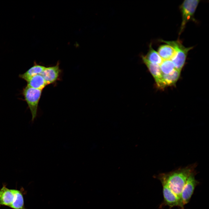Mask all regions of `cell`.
Segmentation results:
<instances>
[{
  "mask_svg": "<svg viewBox=\"0 0 209 209\" xmlns=\"http://www.w3.org/2000/svg\"><path fill=\"white\" fill-rule=\"evenodd\" d=\"M196 166L194 163L168 172L160 173L154 177L160 181L165 182L181 201V195L183 188L190 175L196 170Z\"/></svg>",
  "mask_w": 209,
  "mask_h": 209,
  "instance_id": "1",
  "label": "cell"
},
{
  "mask_svg": "<svg viewBox=\"0 0 209 209\" xmlns=\"http://www.w3.org/2000/svg\"><path fill=\"white\" fill-rule=\"evenodd\" d=\"M160 41L170 46L174 50L176 54L171 60L175 69L181 71L185 63L188 52L193 47H186L178 40L168 41L161 39Z\"/></svg>",
  "mask_w": 209,
  "mask_h": 209,
  "instance_id": "2",
  "label": "cell"
},
{
  "mask_svg": "<svg viewBox=\"0 0 209 209\" xmlns=\"http://www.w3.org/2000/svg\"><path fill=\"white\" fill-rule=\"evenodd\" d=\"M42 90L32 88L27 85L22 90V94L31 113L32 121L37 116L38 105Z\"/></svg>",
  "mask_w": 209,
  "mask_h": 209,
  "instance_id": "3",
  "label": "cell"
},
{
  "mask_svg": "<svg viewBox=\"0 0 209 209\" xmlns=\"http://www.w3.org/2000/svg\"><path fill=\"white\" fill-rule=\"evenodd\" d=\"M199 0L184 1L180 8L182 15V22L179 32L180 35L183 31L187 23L190 20H194V15L199 3Z\"/></svg>",
  "mask_w": 209,
  "mask_h": 209,
  "instance_id": "4",
  "label": "cell"
},
{
  "mask_svg": "<svg viewBox=\"0 0 209 209\" xmlns=\"http://www.w3.org/2000/svg\"><path fill=\"white\" fill-rule=\"evenodd\" d=\"M162 185L163 200L159 206L160 209L165 206L171 209L174 207H177L179 209H185L184 206L181 201L172 191L167 184L164 181H160Z\"/></svg>",
  "mask_w": 209,
  "mask_h": 209,
  "instance_id": "5",
  "label": "cell"
},
{
  "mask_svg": "<svg viewBox=\"0 0 209 209\" xmlns=\"http://www.w3.org/2000/svg\"><path fill=\"white\" fill-rule=\"evenodd\" d=\"M197 174L196 170L191 174L188 177L182 190L181 199L184 206L189 202L196 187L199 184V182L195 179V176Z\"/></svg>",
  "mask_w": 209,
  "mask_h": 209,
  "instance_id": "6",
  "label": "cell"
},
{
  "mask_svg": "<svg viewBox=\"0 0 209 209\" xmlns=\"http://www.w3.org/2000/svg\"><path fill=\"white\" fill-rule=\"evenodd\" d=\"M143 62L145 65L154 78L158 87L163 89L166 87L163 81L162 73L159 65L150 62L147 60L142 54L140 55Z\"/></svg>",
  "mask_w": 209,
  "mask_h": 209,
  "instance_id": "7",
  "label": "cell"
},
{
  "mask_svg": "<svg viewBox=\"0 0 209 209\" xmlns=\"http://www.w3.org/2000/svg\"><path fill=\"white\" fill-rule=\"evenodd\" d=\"M60 73L61 70L58 62L55 66L46 67L40 74L43 77L48 85L53 83L57 80Z\"/></svg>",
  "mask_w": 209,
  "mask_h": 209,
  "instance_id": "8",
  "label": "cell"
},
{
  "mask_svg": "<svg viewBox=\"0 0 209 209\" xmlns=\"http://www.w3.org/2000/svg\"><path fill=\"white\" fill-rule=\"evenodd\" d=\"M15 197V189H10L3 185L0 189V206H6L10 207Z\"/></svg>",
  "mask_w": 209,
  "mask_h": 209,
  "instance_id": "9",
  "label": "cell"
},
{
  "mask_svg": "<svg viewBox=\"0 0 209 209\" xmlns=\"http://www.w3.org/2000/svg\"><path fill=\"white\" fill-rule=\"evenodd\" d=\"M27 85L37 89L42 90L47 85L44 78L41 74L34 75L27 81Z\"/></svg>",
  "mask_w": 209,
  "mask_h": 209,
  "instance_id": "10",
  "label": "cell"
},
{
  "mask_svg": "<svg viewBox=\"0 0 209 209\" xmlns=\"http://www.w3.org/2000/svg\"><path fill=\"white\" fill-rule=\"evenodd\" d=\"M157 52L163 60H171L176 54V51L173 48L167 44L160 46Z\"/></svg>",
  "mask_w": 209,
  "mask_h": 209,
  "instance_id": "11",
  "label": "cell"
},
{
  "mask_svg": "<svg viewBox=\"0 0 209 209\" xmlns=\"http://www.w3.org/2000/svg\"><path fill=\"white\" fill-rule=\"evenodd\" d=\"M44 66L36 64L30 68L26 72L22 74H20L19 77L26 81L31 77L40 74L45 68Z\"/></svg>",
  "mask_w": 209,
  "mask_h": 209,
  "instance_id": "12",
  "label": "cell"
},
{
  "mask_svg": "<svg viewBox=\"0 0 209 209\" xmlns=\"http://www.w3.org/2000/svg\"><path fill=\"white\" fill-rule=\"evenodd\" d=\"M23 191L15 189V198L10 208L13 209H26L24 206Z\"/></svg>",
  "mask_w": 209,
  "mask_h": 209,
  "instance_id": "13",
  "label": "cell"
},
{
  "mask_svg": "<svg viewBox=\"0 0 209 209\" xmlns=\"http://www.w3.org/2000/svg\"><path fill=\"white\" fill-rule=\"evenodd\" d=\"M144 56L150 62L159 65H160L163 61L158 53L153 48L151 43L149 45V49L147 54Z\"/></svg>",
  "mask_w": 209,
  "mask_h": 209,
  "instance_id": "14",
  "label": "cell"
},
{
  "mask_svg": "<svg viewBox=\"0 0 209 209\" xmlns=\"http://www.w3.org/2000/svg\"><path fill=\"white\" fill-rule=\"evenodd\" d=\"M181 71L175 69L171 73L165 74L162 73L163 78L166 86L174 84L178 80Z\"/></svg>",
  "mask_w": 209,
  "mask_h": 209,
  "instance_id": "15",
  "label": "cell"
},
{
  "mask_svg": "<svg viewBox=\"0 0 209 209\" xmlns=\"http://www.w3.org/2000/svg\"><path fill=\"white\" fill-rule=\"evenodd\" d=\"M160 65L161 71L163 74H169L175 69L173 63L170 60H164Z\"/></svg>",
  "mask_w": 209,
  "mask_h": 209,
  "instance_id": "16",
  "label": "cell"
}]
</instances>
